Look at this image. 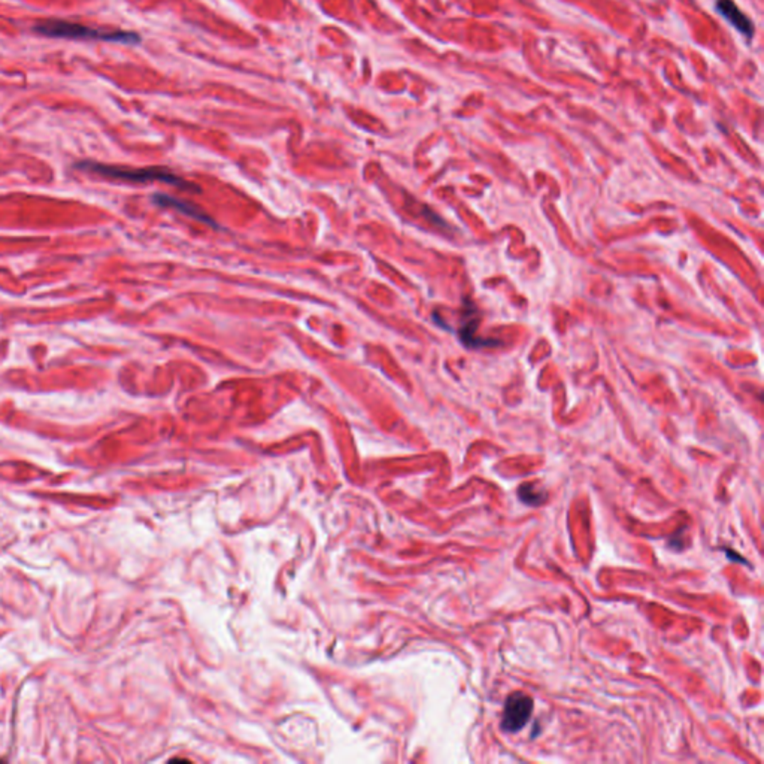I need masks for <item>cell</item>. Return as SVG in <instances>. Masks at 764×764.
I'll return each instance as SVG.
<instances>
[{"instance_id":"obj_1","label":"cell","mask_w":764,"mask_h":764,"mask_svg":"<svg viewBox=\"0 0 764 764\" xmlns=\"http://www.w3.org/2000/svg\"><path fill=\"white\" fill-rule=\"evenodd\" d=\"M35 32L45 38H57V39H70V41H100V42H115L123 45H138L141 43V36L129 30H100L90 26L69 23L63 20H48L38 24Z\"/></svg>"},{"instance_id":"obj_2","label":"cell","mask_w":764,"mask_h":764,"mask_svg":"<svg viewBox=\"0 0 764 764\" xmlns=\"http://www.w3.org/2000/svg\"><path fill=\"white\" fill-rule=\"evenodd\" d=\"M78 168L82 171L93 172L97 175L109 176L115 179H122V181H131V183H149V181H163L168 184H173L178 187H185L191 190H198L194 187H190L183 178L176 176L168 169L163 168H144V169H130V168H118V166H108V164H100L95 161H82L78 164Z\"/></svg>"},{"instance_id":"obj_3","label":"cell","mask_w":764,"mask_h":764,"mask_svg":"<svg viewBox=\"0 0 764 764\" xmlns=\"http://www.w3.org/2000/svg\"><path fill=\"white\" fill-rule=\"evenodd\" d=\"M533 712V700L530 696L524 693H512L507 697L503 709V718H502V728L506 733H517L520 731Z\"/></svg>"},{"instance_id":"obj_4","label":"cell","mask_w":764,"mask_h":764,"mask_svg":"<svg viewBox=\"0 0 764 764\" xmlns=\"http://www.w3.org/2000/svg\"><path fill=\"white\" fill-rule=\"evenodd\" d=\"M715 8L718 14L721 15L724 20H727L738 32H741L748 39L754 36V24L753 21L746 17V15L738 8V5L733 0H716Z\"/></svg>"},{"instance_id":"obj_5","label":"cell","mask_w":764,"mask_h":764,"mask_svg":"<svg viewBox=\"0 0 764 764\" xmlns=\"http://www.w3.org/2000/svg\"><path fill=\"white\" fill-rule=\"evenodd\" d=\"M154 200L161 205V206H171L173 209H178V211H181L190 217H194L198 220H202V221H208L209 218L203 214H200L196 208L191 206L190 203H185V202H181V200H176L173 198H169V196H164V194H156L154 196ZM211 221V220H209Z\"/></svg>"},{"instance_id":"obj_6","label":"cell","mask_w":764,"mask_h":764,"mask_svg":"<svg viewBox=\"0 0 764 764\" xmlns=\"http://www.w3.org/2000/svg\"><path fill=\"white\" fill-rule=\"evenodd\" d=\"M518 497L521 499L522 503L530 505V506H537V505H542L547 500L548 494L537 484H522L518 490Z\"/></svg>"}]
</instances>
